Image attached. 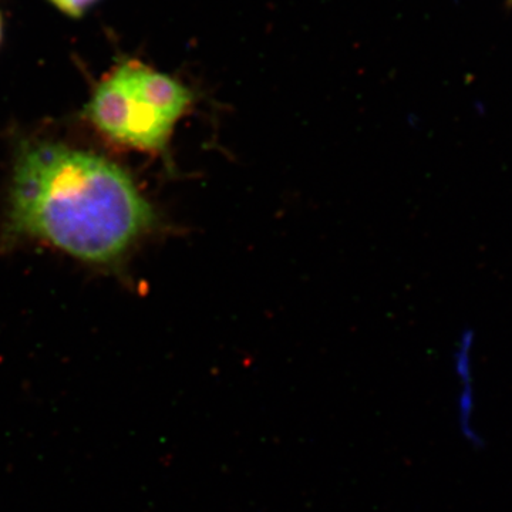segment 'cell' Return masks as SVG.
<instances>
[{"instance_id":"1","label":"cell","mask_w":512,"mask_h":512,"mask_svg":"<svg viewBox=\"0 0 512 512\" xmlns=\"http://www.w3.org/2000/svg\"><path fill=\"white\" fill-rule=\"evenodd\" d=\"M157 225L153 205L119 164L56 141L18 148L5 244L42 242L84 264L116 269Z\"/></svg>"},{"instance_id":"2","label":"cell","mask_w":512,"mask_h":512,"mask_svg":"<svg viewBox=\"0 0 512 512\" xmlns=\"http://www.w3.org/2000/svg\"><path fill=\"white\" fill-rule=\"evenodd\" d=\"M192 101L191 90L174 77L128 60L97 84L86 117L113 146L165 156L175 124Z\"/></svg>"},{"instance_id":"3","label":"cell","mask_w":512,"mask_h":512,"mask_svg":"<svg viewBox=\"0 0 512 512\" xmlns=\"http://www.w3.org/2000/svg\"><path fill=\"white\" fill-rule=\"evenodd\" d=\"M474 335L471 330L464 333L456 356V373L460 392L457 399V427L461 437L471 447L484 444L483 433L478 427L476 387L473 372Z\"/></svg>"},{"instance_id":"4","label":"cell","mask_w":512,"mask_h":512,"mask_svg":"<svg viewBox=\"0 0 512 512\" xmlns=\"http://www.w3.org/2000/svg\"><path fill=\"white\" fill-rule=\"evenodd\" d=\"M49 2L64 15L79 19L82 18L84 13L89 12L94 3L99 2V0H49Z\"/></svg>"},{"instance_id":"5","label":"cell","mask_w":512,"mask_h":512,"mask_svg":"<svg viewBox=\"0 0 512 512\" xmlns=\"http://www.w3.org/2000/svg\"><path fill=\"white\" fill-rule=\"evenodd\" d=\"M505 5H507V8L512 9V0H505Z\"/></svg>"},{"instance_id":"6","label":"cell","mask_w":512,"mask_h":512,"mask_svg":"<svg viewBox=\"0 0 512 512\" xmlns=\"http://www.w3.org/2000/svg\"><path fill=\"white\" fill-rule=\"evenodd\" d=\"M0 42H2V19H0Z\"/></svg>"}]
</instances>
